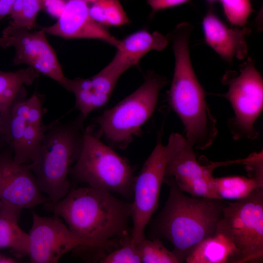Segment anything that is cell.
<instances>
[{"label":"cell","mask_w":263,"mask_h":263,"mask_svg":"<svg viewBox=\"0 0 263 263\" xmlns=\"http://www.w3.org/2000/svg\"><path fill=\"white\" fill-rule=\"evenodd\" d=\"M193 30L191 24L182 22L167 35L174 56L168 100L183 125L187 140L194 149L203 150L211 146L218 132L217 120L191 63L189 43Z\"/></svg>","instance_id":"1"},{"label":"cell","mask_w":263,"mask_h":263,"mask_svg":"<svg viewBox=\"0 0 263 263\" xmlns=\"http://www.w3.org/2000/svg\"><path fill=\"white\" fill-rule=\"evenodd\" d=\"M169 43L167 35L158 31L139 30L120 39L116 53L109 63L124 73L138 64L150 52L163 51Z\"/></svg>","instance_id":"17"},{"label":"cell","mask_w":263,"mask_h":263,"mask_svg":"<svg viewBox=\"0 0 263 263\" xmlns=\"http://www.w3.org/2000/svg\"><path fill=\"white\" fill-rule=\"evenodd\" d=\"M9 113H0V149L9 144Z\"/></svg>","instance_id":"31"},{"label":"cell","mask_w":263,"mask_h":263,"mask_svg":"<svg viewBox=\"0 0 263 263\" xmlns=\"http://www.w3.org/2000/svg\"><path fill=\"white\" fill-rule=\"evenodd\" d=\"M70 174L87 187L132 198L135 176L131 166L89 128L85 131L81 152Z\"/></svg>","instance_id":"6"},{"label":"cell","mask_w":263,"mask_h":263,"mask_svg":"<svg viewBox=\"0 0 263 263\" xmlns=\"http://www.w3.org/2000/svg\"><path fill=\"white\" fill-rule=\"evenodd\" d=\"M0 207H1V202L0 201Z\"/></svg>","instance_id":"38"},{"label":"cell","mask_w":263,"mask_h":263,"mask_svg":"<svg viewBox=\"0 0 263 263\" xmlns=\"http://www.w3.org/2000/svg\"><path fill=\"white\" fill-rule=\"evenodd\" d=\"M47 126H34L27 124L20 147L14 160L18 163L29 165L37 157Z\"/></svg>","instance_id":"23"},{"label":"cell","mask_w":263,"mask_h":263,"mask_svg":"<svg viewBox=\"0 0 263 263\" xmlns=\"http://www.w3.org/2000/svg\"><path fill=\"white\" fill-rule=\"evenodd\" d=\"M46 35L42 28L32 31L9 23L1 37L5 38L8 47L15 49L14 65L25 64L66 89L67 78Z\"/></svg>","instance_id":"12"},{"label":"cell","mask_w":263,"mask_h":263,"mask_svg":"<svg viewBox=\"0 0 263 263\" xmlns=\"http://www.w3.org/2000/svg\"><path fill=\"white\" fill-rule=\"evenodd\" d=\"M122 75L107 64L90 78H67L66 90L74 94L75 108L86 119L93 111L107 103Z\"/></svg>","instance_id":"15"},{"label":"cell","mask_w":263,"mask_h":263,"mask_svg":"<svg viewBox=\"0 0 263 263\" xmlns=\"http://www.w3.org/2000/svg\"><path fill=\"white\" fill-rule=\"evenodd\" d=\"M19 262L12 257L0 253V263H17Z\"/></svg>","instance_id":"35"},{"label":"cell","mask_w":263,"mask_h":263,"mask_svg":"<svg viewBox=\"0 0 263 263\" xmlns=\"http://www.w3.org/2000/svg\"><path fill=\"white\" fill-rule=\"evenodd\" d=\"M167 145L168 160L165 177L172 179L181 191L192 196L220 199L212 185L213 164L201 165L194 147L179 133H172Z\"/></svg>","instance_id":"11"},{"label":"cell","mask_w":263,"mask_h":263,"mask_svg":"<svg viewBox=\"0 0 263 263\" xmlns=\"http://www.w3.org/2000/svg\"><path fill=\"white\" fill-rule=\"evenodd\" d=\"M168 160L167 145L158 140L135 177L131 216L132 221L131 234L134 242H139L145 238L146 227L157 208Z\"/></svg>","instance_id":"10"},{"label":"cell","mask_w":263,"mask_h":263,"mask_svg":"<svg viewBox=\"0 0 263 263\" xmlns=\"http://www.w3.org/2000/svg\"><path fill=\"white\" fill-rule=\"evenodd\" d=\"M217 229L239 252L241 263L263 259V188L233 202H225Z\"/></svg>","instance_id":"8"},{"label":"cell","mask_w":263,"mask_h":263,"mask_svg":"<svg viewBox=\"0 0 263 263\" xmlns=\"http://www.w3.org/2000/svg\"><path fill=\"white\" fill-rule=\"evenodd\" d=\"M137 244L142 263H180L172 251H169L158 238L149 240L145 238Z\"/></svg>","instance_id":"25"},{"label":"cell","mask_w":263,"mask_h":263,"mask_svg":"<svg viewBox=\"0 0 263 263\" xmlns=\"http://www.w3.org/2000/svg\"><path fill=\"white\" fill-rule=\"evenodd\" d=\"M224 13L229 22L244 27L253 12L250 0H220Z\"/></svg>","instance_id":"27"},{"label":"cell","mask_w":263,"mask_h":263,"mask_svg":"<svg viewBox=\"0 0 263 263\" xmlns=\"http://www.w3.org/2000/svg\"><path fill=\"white\" fill-rule=\"evenodd\" d=\"M0 201L21 210L49 201L28 165L16 163L9 152H0Z\"/></svg>","instance_id":"13"},{"label":"cell","mask_w":263,"mask_h":263,"mask_svg":"<svg viewBox=\"0 0 263 263\" xmlns=\"http://www.w3.org/2000/svg\"><path fill=\"white\" fill-rule=\"evenodd\" d=\"M164 182L169 187V195L156 218L155 229L172 244V252L184 263L197 244L215 234L225 201L189 196L172 179L164 177Z\"/></svg>","instance_id":"3"},{"label":"cell","mask_w":263,"mask_h":263,"mask_svg":"<svg viewBox=\"0 0 263 263\" xmlns=\"http://www.w3.org/2000/svg\"><path fill=\"white\" fill-rule=\"evenodd\" d=\"M22 0L23 15L19 22L16 25L32 30L36 26V19L38 12L43 9V0Z\"/></svg>","instance_id":"28"},{"label":"cell","mask_w":263,"mask_h":263,"mask_svg":"<svg viewBox=\"0 0 263 263\" xmlns=\"http://www.w3.org/2000/svg\"><path fill=\"white\" fill-rule=\"evenodd\" d=\"M44 204L80 238L108 243L130 235L132 203L107 190L87 186L73 188L57 202Z\"/></svg>","instance_id":"2"},{"label":"cell","mask_w":263,"mask_h":263,"mask_svg":"<svg viewBox=\"0 0 263 263\" xmlns=\"http://www.w3.org/2000/svg\"><path fill=\"white\" fill-rule=\"evenodd\" d=\"M67 0H43V9L52 15L59 16Z\"/></svg>","instance_id":"32"},{"label":"cell","mask_w":263,"mask_h":263,"mask_svg":"<svg viewBox=\"0 0 263 263\" xmlns=\"http://www.w3.org/2000/svg\"><path fill=\"white\" fill-rule=\"evenodd\" d=\"M203 28L206 43L225 61L236 58L244 59L248 54L247 36L250 30L245 26L229 28L211 12L204 17Z\"/></svg>","instance_id":"16"},{"label":"cell","mask_w":263,"mask_h":263,"mask_svg":"<svg viewBox=\"0 0 263 263\" xmlns=\"http://www.w3.org/2000/svg\"><path fill=\"white\" fill-rule=\"evenodd\" d=\"M88 2L91 17L104 26H121L131 22L118 0H88Z\"/></svg>","instance_id":"22"},{"label":"cell","mask_w":263,"mask_h":263,"mask_svg":"<svg viewBox=\"0 0 263 263\" xmlns=\"http://www.w3.org/2000/svg\"><path fill=\"white\" fill-rule=\"evenodd\" d=\"M46 34L66 39H94L116 47L120 40L90 16L88 0H67L57 21L41 28Z\"/></svg>","instance_id":"14"},{"label":"cell","mask_w":263,"mask_h":263,"mask_svg":"<svg viewBox=\"0 0 263 263\" xmlns=\"http://www.w3.org/2000/svg\"><path fill=\"white\" fill-rule=\"evenodd\" d=\"M39 75L28 66L14 72L0 70V113H8L14 102L22 96L24 86L32 84Z\"/></svg>","instance_id":"20"},{"label":"cell","mask_w":263,"mask_h":263,"mask_svg":"<svg viewBox=\"0 0 263 263\" xmlns=\"http://www.w3.org/2000/svg\"><path fill=\"white\" fill-rule=\"evenodd\" d=\"M26 99L21 97L13 104L9 113V145L13 156L19 151L27 125V107Z\"/></svg>","instance_id":"24"},{"label":"cell","mask_w":263,"mask_h":263,"mask_svg":"<svg viewBox=\"0 0 263 263\" xmlns=\"http://www.w3.org/2000/svg\"><path fill=\"white\" fill-rule=\"evenodd\" d=\"M16 0H0V22L9 15L13 4Z\"/></svg>","instance_id":"34"},{"label":"cell","mask_w":263,"mask_h":263,"mask_svg":"<svg viewBox=\"0 0 263 263\" xmlns=\"http://www.w3.org/2000/svg\"><path fill=\"white\" fill-rule=\"evenodd\" d=\"M222 82L228 88L221 95L233 111L227 124L233 138L256 139L259 133L255 124L263 109V79L253 60L248 57L238 71H227Z\"/></svg>","instance_id":"7"},{"label":"cell","mask_w":263,"mask_h":263,"mask_svg":"<svg viewBox=\"0 0 263 263\" xmlns=\"http://www.w3.org/2000/svg\"><path fill=\"white\" fill-rule=\"evenodd\" d=\"M212 185L220 199L238 200L249 196L255 189L263 188V183L256 179L243 176L213 177Z\"/></svg>","instance_id":"21"},{"label":"cell","mask_w":263,"mask_h":263,"mask_svg":"<svg viewBox=\"0 0 263 263\" xmlns=\"http://www.w3.org/2000/svg\"><path fill=\"white\" fill-rule=\"evenodd\" d=\"M23 13V5L22 0H16L13 4L10 16L11 20L9 22L13 24H17L22 18Z\"/></svg>","instance_id":"33"},{"label":"cell","mask_w":263,"mask_h":263,"mask_svg":"<svg viewBox=\"0 0 263 263\" xmlns=\"http://www.w3.org/2000/svg\"><path fill=\"white\" fill-rule=\"evenodd\" d=\"M21 209L1 204L0 248H10L18 256H28L29 233L20 227L18 220Z\"/></svg>","instance_id":"19"},{"label":"cell","mask_w":263,"mask_h":263,"mask_svg":"<svg viewBox=\"0 0 263 263\" xmlns=\"http://www.w3.org/2000/svg\"><path fill=\"white\" fill-rule=\"evenodd\" d=\"M119 247L108 254L101 256L97 262L101 263H141L137 243L131 234L119 239Z\"/></svg>","instance_id":"26"},{"label":"cell","mask_w":263,"mask_h":263,"mask_svg":"<svg viewBox=\"0 0 263 263\" xmlns=\"http://www.w3.org/2000/svg\"><path fill=\"white\" fill-rule=\"evenodd\" d=\"M189 0H147L153 13L184 3Z\"/></svg>","instance_id":"30"},{"label":"cell","mask_w":263,"mask_h":263,"mask_svg":"<svg viewBox=\"0 0 263 263\" xmlns=\"http://www.w3.org/2000/svg\"><path fill=\"white\" fill-rule=\"evenodd\" d=\"M187 263H241L240 254L231 241L216 229L215 234L197 244L187 257Z\"/></svg>","instance_id":"18"},{"label":"cell","mask_w":263,"mask_h":263,"mask_svg":"<svg viewBox=\"0 0 263 263\" xmlns=\"http://www.w3.org/2000/svg\"><path fill=\"white\" fill-rule=\"evenodd\" d=\"M169 82L166 76L149 71L135 91L95 117L105 139L111 146L126 147L153 114L160 92Z\"/></svg>","instance_id":"5"},{"label":"cell","mask_w":263,"mask_h":263,"mask_svg":"<svg viewBox=\"0 0 263 263\" xmlns=\"http://www.w3.org/2000/svg\"><path fill=\"white\" fill-rule=\"evenodd\" d=\"M28 256L32 263H56L67 252L82 245H92L109 250L118 246V241H93L75 234L58 216H41L32 213L29 231Z\"/></svg>","instance_id":"9"},{"label":"cell","mask_w":263,"mask_h":263,"mask_svg":"<svg viewBox=\"0 0 263 263\" xmlns=\"http://www.w3.org/2000/svg\"><path fill=\"white\" fill-rule=\"evenodd\" d=\"M26 101L27 107V123L37 126L43 124L42 104L38 96L34 94Z\"/></svg>","instance_id":"29"},{"label":"cell","mask_w":263,"mask_h":263,"mask_svg":"<svg viewBox=\"0 0 263 263\" xmlns=\"http://www.w3.org/2000/svg\"><path fill=\"white\" fill-rule=\"evenodd\" d=\"M208 1H215L216 0H208Z\"/></svg>","instance_id":"37"},{"label":"cell","mask_w":263,"mask_h":263,"mask_svg":"<svg viewBox=\"0 0 263 263\" xmlns=\"http://www.w3.org/2000/svg\"><path fill=\"white\" fill-rule=\"evenodd\" d=\"M8 48V45L5 38L1 36H0V48L6 49Z\"/></svg>","instance_id":"36"},{"label":"cell","mask_w":263,"mask_h":263,"mask_svg":"<svg viewBox=\"0 0 263 263\" xmlns=\"http://www.w3.org/2000/svg\"><path fill=\"white\" fill-rule=\"evenodd\" d=\"M85 120L79 114L72 121L47 125L38 154L28 165L49 202H57L70 190L68 176L82 150Z\"/></svg>","instance_id":"4"}]
</instances>
